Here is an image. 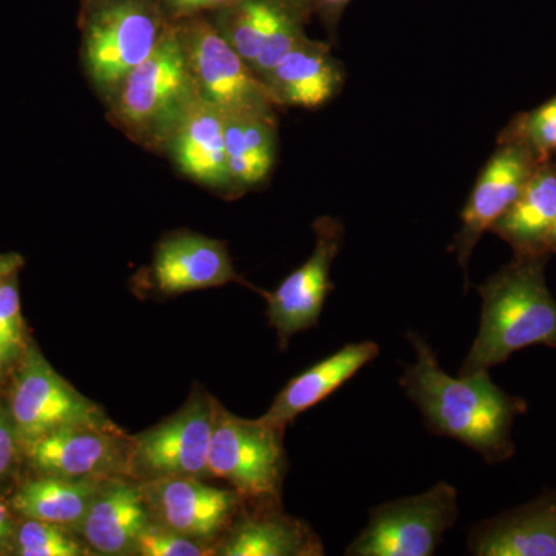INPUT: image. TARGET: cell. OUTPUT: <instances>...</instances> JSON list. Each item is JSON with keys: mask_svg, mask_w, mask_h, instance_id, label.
<instances>
[{"mask_svg": "<svg viewBox=\"0 0 556 556\" xmlns=\"http://www.w3.org/2000/svg\"><path fill=\"white\" fill-rule=\"evenodd\" d=\"M407 339L416 361L405 367L399 386L419 408L427 430L463 442L492 466L510 459L515 419L527 412L525 399L493 383L489 371L453 378L422 336L409 331Z\"/></svg>", "mask_w": 556, "mask_h": 556, "instance_id": "cell-1", "label": "cell"}, {"mask_svg": "<svg viewBox=\"0 0 556 556\" xmlns=\"http://www.w3.org/2000/svg\"><path fill=\"white\" fill-rule=\"evenodd\" d=\"M547 257L515 255L478 288L481 324L460 375L490 371L525 348H556V299L547 287Z\"/></svg>", "mask_w": 556, "mask_h": 556, "instance_id": "cell-2", "label": "cell"}, {"mask_svg": "<svg viewBox=\"0 0 556 556\" xmlns=\"http://www.w3.org/2000/svg\"><path fill=\"white\" fill-rule=\"evenodd\" d=\"M200 100L179 22H169L148 60L131 70L108 101L110 119L153 152H164Z\"/></svg>", "mask_w": 556, "mask_h": 556, "instance_id": "cell-3", "label": "cell"}, {"mask_svg": "<svg viewBox=\"0 0 556 556\" xmlns=\"http://www.w3.org/2000/svg\"><path fill=\"white\" fill-rule=\"evenodd\" d=\"M169 21L160 0H90L83 13V64L108 102L131 70L148 60Z\"/></svg>", "mask_w": 556, "mask_h": 556, "instance_id": "cell-4", "label": "cell"}, {"mask_svg": "<svg viewBox=\"0 0 556 556\" xmlns=\"http://www.w3.org/2000/svg\"><path fill=\"white\" fill-rule=\"evenodd\" d=\"M285 428L243 419L215 402L208 447V477L223 479L244 500L280 501L287 477Z\"/></svg>", "mask_w": 556, "mask_h": 556, "instance_id": "cell-5", "label": "cell"}, {"mask_svg": "<svg viewBox=\"0 0 556 556\" xmlns=\"http://www.w3.org/2000/svg\"><path fill=\"white\" fill-rule=\"evenodd\" d=\"M193 83L201 100L226 119L274 124L273 94L247 61L201 16L179 22Z\"/></svg>", "mask_w": 556, "mask_h": 556, "instance_id": "cell-6", "label": "cell"}, {"mask_svg": "<svg viewBox=\"0 0 556 556\" xmlns=\"http://www.w3.org/2000/svg\"><path fill=\"white\" fill-rule=\"evenodd\" d=\"M459 495L439 482L419 495L379 504L346 547L348 556H431L459 518Z\"/></svg>", "mask_w": 556, "mask_h": 556, "instance_id": "cell-7", "label": "cell"}, {"mask_svg": "<svg viewBox=\"0 0 556 556\" xmlns=\"http://www.w3.org/2000/svg\"><path fill=\"white\" fill-rule=\"evenodd\" d=\"M215 402L206 391L193 390L175 415L135 437L129 478H207Z\"/></svg>", "mask_w": 556, "mask_h": 556, "instance_id": "cell-8", "label": "cell"}, {"mask_svg": "<svg viewBox=\"0 0 556 556\" xmlns=\"http://www.w3.org/2000/svg\"><path fill=\"white\" fill-rule=\"evenodd\" d=\"M10 415L21 447L64 428L113 424L97 404L61 378L35 345L24 350L11 390Z\"/></svg>", "mask_w": 556, "mask_h": 556, "instance_id": "cell-9", "label": "cell"}, {"mask_svg": "<svg viewBox=\"0 0 556 556\" xmlns=\"http://www.w3.org/2000/svg\"><path fill=\"white\" fill-rule=\"evenodd\" d=\"M28 464L43 477L65 479L129 478L134 438L115 424L54 431L22 445Z\"/></svg>", "mask_w": 556, "mask_h": 556, "instance_id": "cell-10", "label": "cell"}, {"mask_svg": "<svg viewBox=\"0 0 556 556\" xmlns=\"http://www.w3.org/2000/svg\"><path fill=\"white\" fill-rule=\"evenodd\" d=\"M141 486L153 521L204 543L226 532L247 501L236 489H218L200 478L155 479Z\"/></svg>", "mask_w": 556, "mask_h": 556, "instance_id": "cell-11", "label": "cell"}, {"mask_svg": "<svg viewBox=\"0 0 556 556\" xmlns=\"http://www.w3.org/2000/svg\"><path fill=\"white\" fill-rule=\"evenodd\" d=\"M316 232L313 255L285 278L276 291L263 292L268 300L269 324L276 328L281 350L292 336L317 327L325 300L334 289L329 273L342 243L343 230L334 219L324 218L317 222Z\"/></svg>", "mask_w": 556, "mask_h": 556, "instance_id": "cell-12", "label": "cell"}, {"mask_svg": "<svg viewBox=\"0 0 556 556\" xmlns=\"http://www.w3.org/2000/svg\"><path fill=\"white\" fill-rule=\"evenodd\" d=\"M540 163L526 146L504 139L503 146L485 164L464 207L463 228L453 244L466 273L468 260L482 233L492 229L497 219L519 199Z\"/></svg>", "mask_w": 556, "mask_h": 556, "instance_id": "cell-13", "label": "cell"}, {"mask_svg": "<svg viewBox=\"0 0 556 556\" xmlns=\"http://www.w3.org/2000/svg\"><path fill=\"white\" fill-rule=\"evenodd\" d=\"M324 544L309 525L289 517L280 501H244L243 507L214 555L222 556H318Z\"/></svg>", "mask_w": 556, "mask_h": 556, "instance_id": "cell-14", "label": "cell"}, {"mask_svg": "<svg viewBox=\"0 0 556 556\" xmlns=\"http://www.w3.org/2000/svg\"><path fill=\"white\" fill-rule=\"evenodd\" d=\"M152 521L141 482L109 478L94 492L78 532L94 554L135 555L139 536Z\"/></svg>", "mask_w": 556, "mask_h": 556, "instance_id": "cell-15", "label": "cell"}, {"mask_svg": "<svg viewBox=\"0 0 556 556\" xmlns=\"http://www.w3.org/2000/svg\"><path fill=\"white\" fill-rule=\"evenodd\" d=\"M468 554L556 556V489L473 527Z\"/></svg>", "mask_w": 556, "mask_h": 556, "instance_id": "cell-16", "label": "cell"}, {"mask_svg": "<svg viewBox=\"0 0 556 556\" xmlns=\"http://www.w3.org/2000/svg\"><path fill=\"white\" fill-rule=\"evenodd\" d=\"M152 270L156 288L167 295L241 281L226 244L192 232L172 233L161 240Z\"/></svg>", "mask_w": 556, "mask_h": 556, "instance_id": "cell-17", "label": "cell"}, {"mask_svg": "<svg viewBox=\"0 0 556 556\" xmlns=\"http://www.w3.org/2000/svg\"><path fill=\"white\" fill-rule=\"evenodd\" d=\"M185 177L218 192L236 190L226 156L225 118L206 101H197L166 150Z\"/></svg>", "mask_w": 556, "mask_h": 556, "instance_id": "cell-18", "label": "cell"}, {"mask_svg": "<svg viewBox=\"0 0 556 556\" xmlns=\"http://www.w3.org/2000/svg\"><path fill=\"white\" fill-rule=\"evenodd\" d=\"M380 348L371 340L348 343L331 356L289 380L274 399L273 405L262 419L285 428L306 409L316 407L325 399L345 386L365 365L379 356Z\"/></svg>", "mask_w": 556, "mask_h": 556, "instance_id": "cell-19", "label": "cell"}, {"mask_svg": "<svg viewBox=\"0 0 556 556\" xmlns=\"http://www.w3.org/2000/svg\"><path fill=\"white\" fill-rule=\"evenodd\" d=\"M556 223V163L541 161L519 199L490 232L514 249L515 255L548 254L547 240Z\"/></svg>", "mask_w": 556, "mask_h": 556, "instance_id": "cell-20", "label": "cell"}, {"mask_svg": "<svg viewBox=\"0 0 556 556\" xmlns=\"http://www.w3.org/2000/svg\"><path fill=\"white\" fill-rule=\"evenodd\" d=\"M339 79L338 67L327 51L306 40L278 62L263 83L277 104L316 109L331 100Z\"/></svg>", "mask_w": 556, "mask_h": 556, "instance_id": "cell-21", "label": "cell"}, {"mask_svg": "<svg viewBox=\"0 0 556 556\" xmlns=\"http://www.w3.org/2000/svg\"><path fill=\"white\" fill-rule=\"evenodd\" d=\"M100 484L98 479H65L39 475V478L20 486L11 506L25 519H38L68 530H78Z\"/></svg>", "mask_w": 556, "mask_h": 556, "instance_id": "cell-22", "label": "cell"}, {"mask_svg": "<svg viewBox=\"0 0 556 556\" xmlns=\"http://www.w3.org/2000/svg\"><path fill=\"white\" fill-rule=\"evenodd\" d=\"M225 139L230 177L236 189L252 188L268 177L276 156L274 124L225 118Z\"/></svg>", "mask_w": 556, "mask_h": 556, "instance_id": "cell-23", "label": "cell"}, {"mask_svg": "<svg viewBox=\"0 0 556 556\" xmlns=\"http://www.w3.org/2000/svg\"><path fill=\"white\" fill-rule=\"evenodd\" d=\"M281 9L274 0H237L219 10L215 27L252 68Z\"/></svg>", "mask_w": 556, "mask_h": 556, "instance_id": "cell-24", "label": "cell"}, {"mask_svg": "<svg viewBox=\"0 0 556 556\" xmlns=\"http://www.w3.org/2000/svg\"><path fill=\"white\" fill-rule=\"evenodd\" d=\"M16 555L21 556H83L90 552L65 527L25 519L14 536Z\"/></svg>", "mask_w": 556, "mask_h": 556, "instance_id": "cell-25", "label": "cell"}, {"mask_svg": "<svg viewBox=\"0 0 556 556\" xmlns=\"http://www.w3.org/2000/svg\"><path fill=\"white\" fill-rule=\"evenodd\" d=\"M506 139L526 146L540 161L551 160L556 153V97L519 115Z\"/></svg>", "mask_w": 556, "mask_h": 556, "instance_id": "cell-26", "label": "cell"}, {"mask_svg": "<svg viewBox=\"0 0 556 556\" xmlns=\"http://www.w3.org/2000/svg\"><path fill=\"white\" fill-rule=\"evenodd\" d=\"M306 40L308 39H305L302 30H300L298 21L287 10L281 9L273 28H270L268 38L263 42L254 67H252L255 75L262 80L265 79L276 68L278 62L283 60L292 50L305 43Z\"/></svg>", "mask_w": 556, "mask_h": 556, "instance_id": "cell-27", "label": "cell"}, {"mask_svg": "<svg viewBox=\"0 0 556 556\" xmlns=\"http://www.w3.org/2000/svg\"><path fill=\"white\" fill-rule=\"evenodd\" d=\"M135 555L139 556H204L214 555V547L167 529L152 521L139 536Z\"/></svg>", "mask_w": 556, "mask_h": 556, "instance_id": "cell-28", "label": "cell"}, {"mask_svg": "<svg viewBox=\"0 0 556 556\" xmlns=\"http://www.w3.org/2000/svg\"><path fill=\"white\" fill-rule=\"evenodd\" d=\"M22 329L20 292L10 276L0 281V350L9 361L20 356L24 348Z\"/></svg>", "mask_w": 556, "mask_h": 556, "instance_id": "cell-29", "label": "cell"}, {"mask_svg": "<svg viewBox=\"0 0 556 556\" xmlns=\"http://www.w3.org/2000/svg\"><path fill=\"white\" fill-rule=\"evenodd\" d=\"M237 0H160L164 17L169 22H181L199 16L203 11H219L233 5Z\"/></svg>", "mask_w": 556, "mask_h": 556, "instance_id": "cell-30", "label": "cell"}, {"mask_svg": "<svg viewBox=\"0 0 556 556\" xmlns=\"http://www.w3.org/2000/svg\"><path fill=\"white\" fill-rule=\"evenodd\" d=\"M20 445V438L11 415L7 416V413L0 408V479L5 478L13 468Z\"/></svg>", "mask_w": 556, "mask_h": 556, "instance_id": "cell-31", "label": "cell"}, {"mask_svg": "<svg viewBox=\"0 0 556 556\" xmlns=\"http://www.w3.org/2000/svg\"><path fill=\"white\" fill-rule=\"evenodd\" d=\"M16 536V527L7 504L0 497V552L3 551Z\"/></svg>", "mask_w": 556, "mask_h": 556, "instance_id": "cell-32", "label": "cell"}, {"mask_svg": "<svg viewBox=\"0 0 556 556\" xmlns=\"http://www.w3.org/2000/svg\"><path fill=\"white\" fill-rule=\"evenodd\" d=\"M21 265L22 258L20 255H0V281H2L3 278L13 276V274L16 273Z\"/></svg>", "mask_w": 556, "mask_h": 556, "instance_id": "cell-33", "label": "cell"}, {"mask_svg": "<svg viewBox=\"0 0 556 556\" xmlns=\"http://www.w3.org/2000/svg\"><path fill=\"white\" fill-rule=\"evenodd\" d=\"M547 252L548 254H556V223L554 229H552L551 236H548Z\"/></svg>", "mask_w": 556, "mask_h": 556, "instance_id": "cell-34", "label": "cell"}, {"mask_svg": "<svg viewBox=\"0 0 556 556\" xmlns=\"http://www.w3.org/2000/svg\"><path fill=\"white\" fill-rule=\"evenodd\" d=\"M321 5L329 7V9H334V7L343 5L348 0H318Z\"/></svg>", "mask_w": 556, "mask_h": 556, "instance_id": "cell-35", "label": "cell"}, {"mask_svg": "<svg viewBox=\"0 0 556 556\" xmlns=\"http://www.w3.org/2000/svg\"><path fill=\"white\" fill-rule=\"evenodd\" d=\"M7 362H10L9 358H7L5 354H3V351L0 350V376H2L3 367H5Z\"/></svg>", "mask_w": 556, "mask_h": 556, "instance_id": "cell-36", "label": "cell"}]
</instances>
